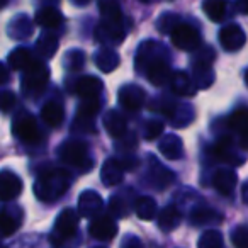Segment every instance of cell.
Listing matches in <instances>:
<instances>
[{"instance_id": "44dd1931", "label": "cell", "mask_w": 248, "mask_h": 248, "mask_svg": "<svg viewBox=\"0 0 248 248\" xmlns=\"http://www.w3.org/2000/svg\"><path fill=\"white\" fill-rule=\"evenodd\" d=\"M9 80V70L4 66V63H0V85Z\"/></svg>"}, {"instance_id": "8992f818", "label": "cell", "mask_w": 248, "mask_h": 248, "mask_svg": "<svg viewBox=\"0 0 248 248\" xmlns=\"http://www.w3.org/2000/svg\"><path fill=\"white\" fill-rule=\"evenodd\" d=\"M22 182L14 172L11 170H2L0 172V199L12 201L21 194Z\"/></svg>"}, {"instance_id": "3957f363", "label": "cell", "mask_w": 248, "mask_h": 248, "mask_svg": "<svg viewBox=\"0 0 248 248\" xmlns=\"http://www.w3.org/2000/svg\"><path fill=\"white\" fill-rule=\"evenodd\" d=\"M46 80H48V68L43 63L34 62L24 70L22 87L26 92H41L46 85Z\"/></svg>"}, {"instance_id": "ac0fdd59", "label": "cell", "mask_w": 248, "mask_h": 248, "mask_svg": "<svg viewBox=\"0 0 248 248\" xmlns=\"http://www.w3.org/2000/svg\"><path fill=\"white\" fill-rule=\"evenodd\" d=\"M233 241L238 248H248V233L243 226H240L238 230H234Z\"/></svg>"}, {"instance_id": "d4e9b609", "label": "cell", "mask_w": 248, "mask_h": 248, "mask_svg": "<svg viewBox=\"0 0 248 248\" xmlns=\"http://www.w3.org/2000/svg\"><path fill=\"white\" fill-rule=\"evenodd\" d=\"M0 248H5V247H4V245H2V243H0Z\"/></svg>"}, {"instance_id": "5bb4252c", "label": "cell", "mask_w": 248, "mask_h": 248, "mask_svg": "<svg viewBox=\"0 0 248 248\" xmlns=\"http://www.w3.org/2000/svg\"><path fill=\"white\" fill-rule=\"evenodd\" d=\"M36 22L43 28H56L62 22V14L53 7H45L36 14Z\"/></svg>"}, {"instance_id": "cb8c5ba5", "label": "cell", "mask_w": 248, "mask_h": 248, "mask_svg": "<svg viewBox=\"0 0 248 248\" xmlns=\"http://www.w3.org/2000/svg\"><path fill=\"white\" fill-rule=\"evenodd\" d=\"M5 4H7V0H0V9H4Z\"/></svg>"}, {"instance_id": "2e32d148", "label": "cell", "mask_w": 248, "mask_h": 248, "mask_svg": "<svg viewBox=\"0 0 248 248\" xmlns=\"http://www.w3.org/2000/svg\"><path fill=\"white\" fill-rule=\"evenodd\" d=\"M230 126L238 131H248V109H238L233 116L230 117Z\"/></svg>"}, {"instance_id": "9a60e30c", "label": "cell", "mask_w": 248, "mask_h": 248, "mask_svg": "<svg viewBox=\"0 0 248 248\" xmlns=\"http://www.w3.org/2000/svg\"><path fill=\"white\" fill-rule=\"evenodd\" d=\"M102 89L100 82L93 77H87V78H82L77 85V92L80 93L82 97H87V99H92L95 97V93Z\"/></svg>"}, {"instance_id": "52a82bcc", "label": "cell", "mask_w": 248, "mask_h": 248, "mask_svg": "<svg viewBox=\"0 0 248 248\" xmlns=\"http://www.w3.org/2000/svg\"><path fill=\"white\" fill-rule=\"evenodd\" d=\"M22 213L19 209H4L0 213V238L11 236L21 228Z\"/></svg>"}, {"instance_id": "7a4b0ae2", "label": "cell", "mask_w": 248, "mask_h": 248, "mask_svg": "<svg viewBox=\"0 0 248 248\" xmlns=\"http://www.w3.org/2000/svg\"><path fill=\"white\" fill-rule=\"evenodd\" d=\"M12 133L19 141L26 145H38L43 141V133L38 128V123L31 114H21L12 124Z\"/></svg>"}, {"instance_id": "ffe728a7", "label": "cell", "mask_w": 248, "mask_h": 248, "mask_svg": "<svg viewBox=\"0 0 248 248\" xmlns=\"http://www.w3.org/2000/svg\"><path fill=\"white\" fill-rule=\"evenodd\" d=\"M201 243H207L209 248H219L221 247V238L217 234V231H209L207 234H204Z\"/></svg>"}, {"instance_id": "d6986e66", "label": "cell", "mask_w": 248, "mask_h": 248, "mask_svg": "<svg viewBox=\"0 0 248 248\" xmlns=\"http://www.w3.org/2000/svg\"><path fill=\"white\" fill-rule=\"evenodd\" d=\"M14 102H16V97L12 92H2L0 93V109L4 110V112H7V110L14 106Z\"/></svg>"}, {"instance_id": "6da1fadb", "label": "cell", "mask_w": 248, "mask_h": 248, "mask_svg": "<svg viewBox=\"0 0 248 248\" xmlns=\"http://www.w3.org/2000/svg\"><path fill=\"white\" fill-rule=\"evenodd\" d=\"M68 173L63 170H49V172L43 173L38 179L34 186L36 196L41 201H55L68 187Z\"/></svg>"}, {"instance_id": "7402d4cb", "label": "cell", "mask_w": 248, "mask_h": 248, "mask_svg": "<svg viewBox=\"0 0 248 248\" xmlns=\"http://www.w3.org/2000/svg\"><path fill=\"white\" fill-rule=\"evenodd\" d=\"M241 146H243V148H248V131L243 133V138H241Z\"/></svg>"}, {"instance_id": "5b68a950", "label": "cell", "mask_w": 248, "mask_h": 248, "mask_svg": "<svg viewBox=\"0 0 248 248\" xmlns=\"http://www.w3.org/2000/svg\"><path fill=\"white\" fill-rule=\"evenodd\" d=\"M77 228H78V216H77V213L72 209H65L58 216V219H56L55 238L60 240V243L70 240L75 234Z\"/></svg>"}, {"instance_id": "8fae6325", "label": "cell", "mask_w": 248, "mask_h": 248, "mask_svg": "<svg viewBox=\"0 0 248 248\" xmlns=\"http://www.w3.org/2000/svg\"><path fill=\"white\" fill-rule=\"evenodd\" d=\"M90 231H92V236L99 238V240H110L112 236H116L117 228L110 221V217H102L90 226Z\"/></svg>"}, {"instance_id": "30bf717a", "label": "cell", "mask_w": 248, "mask_h": 248, "mask_svg": "<svg viewBox=\"0 0 248 248\" xmlns=\"http://www.w3.org/2000/svg\"><path fill=\"white\" fill-rule=\"evenodd\" d=\"M41 116H43V121H45L48 126L56 128V126H60V124H62L63 117H65V112H63V107L60 106L58 102L51 100V102H48L45 107H43Z\"/></svg>"}, {"instance_id": "7c38bea8", "label": "cell", "mask_w": 248, "mask_h": 248, "mask_svg": "<svg viewBox=\"0 0 248 248\" xmlns=\"http://www.w3.org/2000/svg\"><path fill=\"white\" fill-rule=\"evenodd\" d=\"M226 0H204L202 4V11L214 22H221L226 17Z\"/></svg>"}, {"instance_id": "9c48e42d", "label": "cell", "mask_w": 248, "mask_h": 248, "mask_svg": "<svg viewBox=\"0 0 248 248\" xmlns=\"http://www.w3.org/2000/svg\"><path fill=\"white\" fill-rule=\"evenodd\" d=\"M219 39H221V45H223L224 48L233 51V49H240L241 46H243L245 36L238 26H230V28L221 31Z\"/></svg>"}, {"instance_id": "e0dca14e", "label": "cell", "mask_w": 248, "mask_h": 248, "mask_svg": "<svg viewBox=\"0 0 248 248\" xmlns=\"http://www.w3.org/2000/svg\"><path fill=\"white\" fill-rule=\"evenodd\" d=\"M150 80H152L155 85H162L163 82H165L167 78V68L163 63H155V65L152 66V70H150L148 73Z\"/></svg>"}, {"instance_id": "277c9868", "label": "cell", "mask_w": 248, "mask_h": 248, "mask_svg": "<svg viewBox=\"0 0 248 248\" xmlns=\"http://www.w3.org/2000/svg\"><path fill=\"white\" fill-rule=\"evenodd\" d=\"M172 41L179 49L190 51L199 46L201 34L190 24H179L172 32Z\"/></svg>"}, {"instance_id": "4fadbf2b", "label": "cell", "mask_w": 248, "mask_h": 248, "mask_svg": "<svg viewBox=\"0 0 248 248\" xmlns=\"http://www.w3.org/2000/svg\"><path fill=\"white\" fill-rule=\"evenodd\" d=\"M36 60H32L31 51L26 48H17L11 53L9 56V63L14 70H26L28 66H31Z\"/></svg>"}, {"instance_id": "ba28073f", "label": "cell", "mask_w": 248, "mask_h": 248, "mask_svg": "<svg viewBox=\"0 0 248 248\" xmlns=\"http://www.w3.org/2000/svg\"><path fill=\"white\" fill-rule=\"evenodd\" d=\"M60 155H62L63 162L72 163V165L78 167L87 156V146L80 141H68L62 146Z\"/></svg>"}, {"instance_id": "603a6c76", "label": "cell", "mask_w": 248, "mask_h": 248, "mask_svg": "<svg viewBox=\"0 0 248 248\" xmlns=\"http://www.w3.org/2000/svg\"><path fill=\"white\" fill-rule=\"evenodd\" d=\"M241 4H243V9L248 12V0H241Z\"/></svg>"}]
</instances>
